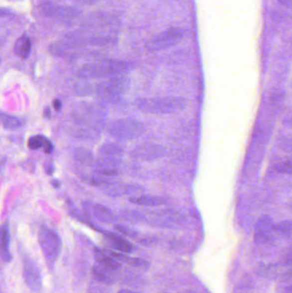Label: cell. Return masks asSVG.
<instances>
[{"instance_id": "1", "label": "cell", "mask_w": 292, "mask_h": 293, "mask_svg": "<svg viewBox=\"0 0 292 293\" xmlns=\"http://www.w3.org/2000/svg\"><path fill=\"white\" fill-rule=\"evenodd\" d=\"M188 102L183 97L143 98L136 100V108L149 114H172L186 108Z\"/></svg>"}, {"instance_id": "2", "label": "cell", "mask_w": 292, "mask_h": 293, "mask_svg": "<svg viewBox=\"0 0 292 293\" xmlns=\"http://www.w3.org/2000/svg\"><path fill=\"white\" fill-rule=\"evenodd\" d=\"M130 64L121 60H103L93 64H86L78 71L80 78H109L112 76L125 75L130 70Z\"/></svg>"}, {"instance_id": "3", "label": "cell", "mask_w": 292, "mask_h": 293, "mask_svg": "<svg viewBox=\"0 0 292 293\" xmlns=\"http://www.w3.org/2000/svg\"><path fill=\"white\" fill-rule=\"evenodd\" d=\"M38 241L47 265L54 266L63 247L60 237L51 228L42 227L38 233Z\"/></svg>"}, {"instance_id": "4", "label": "cell", "mask_w": 292, "mask_h": 293, "mask_svg": "<svg viewBox=\"0 0 292 293\" xmlns=\"http://www.w3.org/2000/svg\"><path fill=\"white\" fill-rule=\"evenodd\" d=\"M108 132L118 141H132L144 134L145 126L136 118H120L111 124Z\"/></svg>"}, {"instance_id": "5", "label": "cell", "mask_w": 292, "mask_h": 293, "mask_svg": "<svg viewBox=\"0 0 292 293\" xmlns=\"http://www.w3.org/2000/svg\"><path fill=\"white\" fill-rule=\"evenodd\" d=\"M130 79L125 75L112 76L97 86L98 96L105 101L112 102L122 98L130 88Z\"/></svg>"}, {"instance_id": "6", "label": "cell", "mask_w": 292, "mask_h": 293, "mask_svg": "<svg viewBox=\"0 0 292 293\" xmlns=\"http://www.w3.org/2000/svg\"><path fill=\"white\" fill-rule=\"evenodd\" d=\"M185 35V31L180 27H172L151 39L147 45L149 51H158L170 48L178 44Z\"/></svg>"}, {"instance_id": "7", "label": "cell", "mask_w": 292, "mask_h": 293, "mask_svg": "<svg viewBox=\"0 0 292 293\" xmlns=\"http://www.w3.org/2000/svg\"><path fill=\"white\" fill-rule=\"evenodd\" d=\"M167 154L164 146L156 143L139 144L130 151V157L140 161H154L160 160Z\"/></svg>"}, {"instance_id": "8", "label": "cell", "mask_w": 292, "mask_h": 293, "mask_svg": "<svg viewBox=\"0 0 292 293\" xmlns=\"http://www.w3.org/2000/svg\"><path fill=\"white\" fill-rule=\"evenodd\" d=\"M22 278L32 292L38 293L42 287V276L38 264L30 257L22 261Z\"/></svg>"}, {"instance_id": "9", "label": "cell", "mask_w": 292, "mask_h": 293, "mask_svg": "<svg viewBox=\"0 0 292 293\" xmlns=\"http://www.w3.org/2000/svg\"><path fill=\"white\" fill-rule=\"evenodd\" d=\"M85 215L105 224L114 223L116 218L111 209L100 203L85 201L82 203Z\"/></svg>"}, {"instance_id": "10", "label": "cell", "mask_w": 292, "mask_h": 293, "mask_svg": "<svg viewBox=\"0 0 292 293\" xmlns=\"http://www.w3.org/2000/svg\"><path fill=\"white\" fill-rule=\"evenodd\" d=\"M150 221L154 226L160 227H172L177 226L182 221L180 214L172 209H160L156 211H152L148 214V219L146 221Z\"/></svg>"}, {"instance_id": "11", "label": "cell", "mask_w": 292, "mask_h": 293, "mask_svg": "<svg viewBox=\"0 0 292 293\" xmlns=\"http://www.w3.org/2000/svg\"><path fill=\"white\" fill-rule=\"evenodd\" d=\"M274 231V224L272 218L268 215L262 216L256 223L255 242L258 245H263L269 242L272 239Z\"/></svg>"}, {"instance_id": "12", "label": "cell", "mask_w": 292, "mask_h": 293, "mask_svg": "<svg viewBox=\"0 0 292 293\" xmlns=\"http://www.w3.org/2000/svg\"><path fill=\"white\" fill-rule=\"evenodd\" d=\"M121 168V159L99 157L95 163L94 172L100 175L112 178L119 174Z\"/></svg>"}, {"instance_id": "13", "label": "cell", "mask_w": 292, "mask_h": 293, "mask_svg": "<svg viewBox=\"0 0 292 293\" xmlns=\"http://www.w3.org/2000/svg\"><path fill=\"white\" fill-rule=\"evenodd\" d=\"M106 189V195L109 197H121L124 196L135 197L138 196L145 191L144 188L132 184H120L114 182L112 185H109Z\"/></svg>"}, {"instance_id": "14", "label": "cell", "mask_w": 292, "mask_h": 293, "mask_svg": "<svg viewBox=\"0 0 292 293\" xmlns=\"http://www.w3.org/2000/svg\"><path fill=\"white\" fill-rule=\"evenodd\" d=\"M75 121L79 124L100 123L102 120V113L93 105H84L75 112Z\"/></svg>"}, {"instance_id": "15", "label": "cell", "mask_w": 292, "mask_h": 293, "mask_svg": "<svg viewBox=\"0 0 292 293\" xmlns=\"http://www.w3.org/2000/svg\"><path fill=\"white\" fill-rule=\"evenodd\" d=\"M9 242L10 233L9 223L4 222L0 226V257L6 263L11 261V255L9 252Z\"/></svg>"}, {"instance_id": "16", "label": "cell", "mask_w": 292, "mask_h": 293, "mask_svg": "<svg viewBox=\"0 0 292 293\" xmlns=\"http://www.w3.org/2000/svg\"><path fill=\"white\" fill-rule=\"evenodd\" d=\"M93 255L98 265L103 269L108 271H116L120 269V263L113 258L112 256H110L106 251L95 249Z\"/></svg>"}, {"instance_id": "17", "label": "cell", "mask_w": 292, "mask_h": 293, "mask_svg": "<svg viewBox=\"0 0 292 293\" xmlns=\"http://www.w3.org/2000/svg\"><path fill=\"white\" fill-rule=\"evenodd\" d=\"M130 203L135 205L148 207V208H158L167 204V201L165 198L158 196H149V195H138L130 197Z\"/></svg>"}, {"instance_id": "18", "label": "cell", "mask_w": 292, "mask_h": 293, "mask_svg": "<svg viewBox=\"0 0 292 293\" xmlns=\"http://www.w3.org/2000/svg\"><path fill=\"white\" fill-rule=\"evenodd\" d=\"M27 146L30 149H39L42 148L45 154H51L54 150L53 144L50 140L42 135L31 136L27 142Z\"/></svg>"}, {"instance_id": "19", "label": "cell", "mask_w": 292, "mask_h": 293, "mask_svg": "<svg viewBox=\"0 0 292 293\" xmlns=\"http://www.w3.org/2000/svg\"><path fill=\"white\" fill-rule=\"evenodd\" d=\"M106 236L112 244V246L121 253L126 254L134 251V246L132 244L126 239H124V238L112 233H106Z\"/></svg>"}, {"instance_id": "20", "label": "cell", "mask_w": 292, "mask_h": 293, "mask_svg": "<svg viewBox=\"0 0 292 293\" xmlns=\"http://www.w3.org/2000/svg\"><path fill=\"white\" fill-rule=\"evenodd\" d=\"M123 154H124L123 148L112 142H106L99 149V157L121 159Z\"/></svg>"}, {"instance_id": "21", "label": "cell", "mask_w": 292, "mask_h": 293, "mask_svg": "<svg viewBox=\"0 0 292 293\" xmlns=\"http://www.w3.org/2000/svg\"><path fill=\"white\" fill-rule=\"evenodd\" d=\"M0 124L6 130H17L23 127L24 122L18 117L0 112Z\"/></svg>"}, {"instance_id": "22", "label": "cell", "mask_w": 292, "mask_h": 293, "mask_svg": "<svg viewBox=\"0 0 292 293\" xmlns=\"http://www.w3.org/2000/svg\"><path fill=\"white\" fill-rule=\"evenodd\" d=\"M110 256H112L113 258L118 262H124L125 263H129L131 266L136 267V268H148V264L147 261L141 259V258H136V257H128L127 255L124 253H117L113 251H106Z\"/></svg>"}, {"instance_id": "23", "label": "cell", "mask_w": 292, "mask_h": 293, "mask_svg": "<svg viewBox=\"0 0 292 293\" xmlns=\"http://www.w3.org/2000/svg\"><path fill=\"white\" fill-rule=\"evenodd\" d=\"M31 51V40L27 36H21L19 38L16 42H15V46H14V51H15V55L18 56L21 58H27L29 54H30Z\"/></svg>"}, {"instance_id": "24", "label": "cell", "mask_w": 292, "mask_h": 293, "mask_svg": "<svg viewBox=\"0 0 292 293\" xmlns=\"http://www.w3.org/2000/svg\"><path fill=\"white\" fill-rule=\"evenodd\" d=\"M120 216L124 221H130L132 223H141L146 221V215L136 209H123L120 211Z\"/></svg>"}, {"instance_id": "25", "label": "cell", "mask_w": 292, "mask_h": 293, "mask_svg": "<svg viewBox=\"0 0 292 293\" xmlns=\"http://www.w3.org/2000/svg\"><path fill=\"white\" fill-rule=\"evenodd\" d=\"M106 271H107V270L103 269V268L99 266V265L93 267V275H94V277H95L98 281H100V282H103V283H105V284H112V277L106 274Z\"/></svg>"}, {"instance_id": "26", "label": "cell", "mask_w": 292, "mask_h": 293, "mask_svg": "<svg viewBox=\"0 0 292 293\" xmlns=\"http://www.w3.org/2000/svg\"><path fill=\"white\" fill-rule=\"evenodd\" d=\"M75 156L76 160L84 165H90L93 161V154L83 148L75 149Z\"/></svg>"}, {"instance_id": "27", "label": "cell", "mask_w": 292, "mask_h": 293, "mask_svg": "<svg viewBox=\"0 0 292 293\" xmlns=\"http://www.w3.org/2000/svg\"><path fill=\"white\" fill-rule=\"evenodd\" d=\"M274 230L276 232L290 236L292 233V222L290 221H282L278 225H274Z\"/></svg>"}, {"instance_id": "28", "label": "cell", "mask_w": 292, "mask_h": 293, "mask_svg": "<svg viewBox=\"0 0 292 293\" xmlns=\"http://www.w3.org/2000/svg\"><path fill=\"white\" fill-rule=\"evenodd\" d=\"M274 169L279 173L290 175L292 173V163L290 161H286V162L278 164L274 167Z\"/></svg>"}, {"instance_id": "29", "label": "cell", "mask_w": 292, "mask_h": 293, "mask_svg": "<svg viewBox=\"0 0 292 293\" xmlns=\"http://www.w3.org/2000/svg\"><path fill=\"white\" fill-rule=\"evenodd\" d=\"M45 172L47 173V175H51L53 172H54V166L52 163H48L45 166Z\"/></svg>"}, {"instance_id": "30", "label": "cell", "mask_w": 292, "mask_h": 293, "mask_svg": "<svg viewBox=\"0 0 292 293\" xmlns=\"http://www.w3.org/2000/svg\"><path fill=\"white\" fill-rule=\"evenodd\" d=\"M52 104H53V107H54L55 110L57 111V112H59L61 108H62V103H61L60 100L55 99Z\"/></svg>"}, {"instance_id": "31", "label": "cell", "mask_w": 292, "mask_h": 293, "mask_svg": "<svg viewBox=\"0 0 292 293\" xmlns=\"http://www.w3.org/2000/svg\"><path fill=\"white\" fill-rule=\"evenodd\" d=\"M277 1L281 5L286 7V8H290L291 4H292V0H277Z\"/></svg>"}, {"instance_id": "32", "label": "cell", "mask_w": 292, "mask_h": 293, "mask_svg": "<svg viewBox=\"0 0 292 293\" xmlns=\"http://www.w3.org/2000/svg\"><path fill=\"white\" fill-rule=\"evenodd\" d=\"M5 162H6V159L0 155V172L4 168L5 166Z\"/></svg>"}, {"instance_id": "33", "label": "cell", "mask_w": 292, "mask_h": 293, "mask_svg": "<svg viewBox=\"0 0 292 293\" xmlns=\"http://www.w3.org/2000/svg\"><path fill=\"white\" fill-rule=\"evenodd\" d=\"M52 185H53V186H54L55 188H58L60 186V184L58 183L57 180H53V182H52Z\"/></svg>"}, {"instance_id": "34", "label": "cell", "mask_w": 292, "mask_h": 293, "mask_svg": "<svg viewBox=\"0 0 292 293\" xmlns=\"http://www.w3.org/2000/svg\"><path fill=\"white\" fill-rule=\"evenodd\" d=\"M118 293H134V292H132V291H130V290H121V291H119V292H118Z\"/></svg>"}, {"instance_id": "35", "label": "cell", "mask_w": 292, "mask_h": 293, "mask_svg": "<svg viewBox=\"0 0 292 293\" xmlns=\"http://www.w3.org/2000/svg\"><path fill=\"white\" fill-rule=\"evenodd\" d=\"M1 61L2 60H1V58H0V64H1Z\"/></svg>"}]
</instances>
